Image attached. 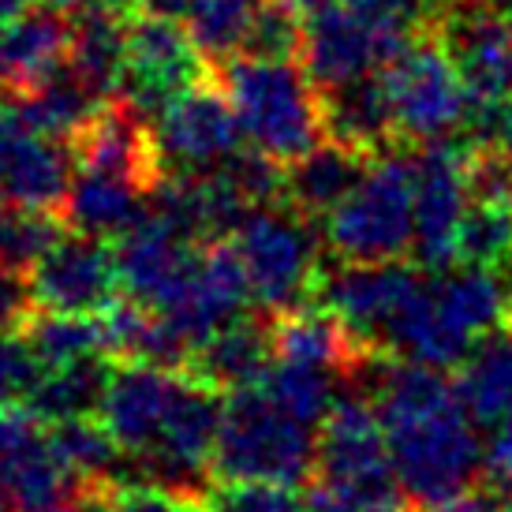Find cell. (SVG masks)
<instances>
[{
	"label": "cell",
	"mask_w": 512,
	"mask_h": 512,
	"mask_svg": "<svg viewBox=\"0 0 512 512\" xmlns=\"http://www.w3.org/2000/svg\"><path fill=\"white\" fill-rule=\"evenodd\" d=\"M19 12H23V0H0V27H8Z\"/></svg>",
	"instance_id": "cell-47"
},
{
	"label": "cell",
	"mask_w": 512,
	"mask_h": 512,
	"mask_svg": "<svg viewBox=\"0 0 512 512\" xmlns=\"http://www.w3.org/2000/svg\"><path fill=\"white\" fill-rule=\"evenodd\" d=\"M273 326L262 318H243L236 314L232 322L214 329L206 341L191 352L187 370L195 382L210 385L217 393H236L247 385H258L262 374L273 367Z\"/></svg>",
	"instance_id": "cell-21"
},
{
	"label": "cell",
	"mask_w": 512,
	"mask_h": 512,
	"mask_svg": "<svg viewBox=\"0 0 512 512\" xmlns=\"http://www.w3.org/2000/svg\"><path fill=\"white\" fill-rule=\"evenodd\" d=\"M307 42V15L299 12L296 0H266L255 27L243 42L240 57L255 60H299Z\"/></svg>",
	"instance_id": "cell-35"
},
{
	"label": "cell",
	"mask_w": 512,
	"mask_h": 512,
	"mask_svg": "<svg viewBox=\"0 0 512 512\" xmlns=\"http://www.w3.org/2000/svg\"><path fill=\"white\" fill-rule=\"evenodd\" d=\"M221 90L251 150L281 165L299 161L326 139V101L299 60L232 57L221 64Z\"/></svg>",
	"instance_id": "cell-3"
},
{
	"label": "cell",
	"mask_w": 512,
	"mask_h": 512,
	"mask_svg": "<svg viewBox=\"0 0 512 512\" xmlns=\"http://www.w3.org/2000/svg\"><path fill=\"white\" fill-rule=\"evenodd\" d=\"M42 378V363L30 352L19 326H0V404L30 400L34 385Z\"/></svg>",
	"instance_id": "cell-37"
},
{
	"label": "cell",
	"mask_w": 512,
	"mask_h": 512,
	"mask_svg": "<svg viewBox=\"0 0 512 512\" xmlns=\"http://www.w3.org/2000/svg\"><path fill=\"white\" fill-rule=\"evenodd\" d=\"M75 172H101L120 176L131 184L154 191L161 180V161L154 146V120L135 109L124 94H116L90 116L79 135L72 139Z\"/></svg>",
	"instance_id": "cell-14"
},
{
	"label": "cell",
	"mask_w": 512,
	"mask_h": 512,
	"mask_svg": "<svg viewBox=\"0 0 512 512\" xmlns=\"http://www.w3.org/2000/svg\"><path fill=\"white\" fill-rule=\"evenodd\" d=\"M105 4H113V8H128V4H139V0H105Z\"/></svg>",
	"instance_id": "cell-50"
},
{
	"label": "cell",
	"mask_w": 512,
	"mask_h": 512,
	"mask_svg": "<svg viewBox=\"0 0 512 512\" xmlns=\"http://www.w3.org/2000/svg\"><path fill=\"white\" fill-rule=\"evenodd\" d=\"M322 101H326L329 139L359 146L370 157H382L393 146H400L397 128H393V113H389V98H385V86L378 75H367V79L344 83L337 90H326Z\"/></svg>",
	"instance_id": "cell-26"
},
{
	"label": "cell",
	"mask_w": 512,
	"mask_h": 512,
	"mask_svg": "<svg viewBox=\"0 0 512 512\" xmlns=\"http://www.w3.org/2000/svg\"><path fill=\"white\" fill-rule=\"evenodd\" d=\"M337 378L333 370H318V367H299V363H285V359H273V367L262 374L258 389L281 404L285 412H292L303 423H322L333 404H337Z\"/></svg>",
	"instance_id": "cell-33"
},
{
	"label": "cell",
	"mask_w": 512,
	"mask_h": 512,
	"mask_svg": "<svg viewBox=\"0 0 512 512\" xmlns=\"http://www.w3.org/2000/svg\"><path fill=\"white\" fill-rule=\"evenodd\" d=\"M64 240V217L57 210L0 199V266L27 277Z\"/></svg>",
	"instance_id": "cell-31"
},
{
	"label": "cell",
	"mask_w": 512,
	"mask_h": 512,
	"mask_svg": "<svg viewBox=\"0 0 512 512\" xmlns=\"http://www.w3.org/2000/svg\"><path fill=\"white\" fill-rule=\"evenodd\" d=\"M311 512H397L404 486L397 479L382 415L367 397H341L322 419Z\"/></svg>",
	"instance_id": "cell-2"
},
{
	"label": "cell",
	"mask_w": 512,
	"mask_h": 512,
	"mask_svg": "<svg viewBox=\"0 0 512 512\" xmlns=\"http://www.w3.org/2000/svg\"><path fill=\"white\" fill-rule=\"evenodd\" d=\"M464 143L471 150H486V154L512 161V94L475 101L468 128H464Z\"/></svg>",
	"instance_id": "cell-38"
},
{
	"label": "cell",
	"mask_w": 512,
	"mask_h": 512,
	"mask_svg": "<svg viewBox=\"0 0 512 512\" xmlns=\"http://www.w3.org/2000/svg\"><path fill=\"white\" fill-rule=\"evenodd\" d=\"M438 38L456 60L475 101L512 94V34L505 27V15L490 4L456 0L441 15Z\"/></svg>",
	"instance_id": "cell-17"
},
{
	"label": "cell",
	"mask_w": 512,
	"mask_h": 512,
	"mask_svg": "<svg viewBox=\"0 0 512 512\" xmlns=\"http://www.w3.org/2000/svg\"><path fill=\"white\" fill-rule=\"evenodd\" d=\"M113 247L116 266H120V288L131 299L161 311L172 292H176V285L184 281V273L191 270L202 243L184 240L165 221H157L150 214V206H146V214L124 236H116Z\"/></svg>",
	"instance_id": "cell-18"
},
{
	"label": "cell",
	"mask_w": 512,
	"mask_h": 512,
	"mask_svg": "<svg viewBox=\"0 0 512 512\" xmlns=\"http://www.w3.org/2000/svg\"><path fill=\"white\" fill-rule=\"evenodd\" d=\"M184 385V370L157 367V363H116L98 419L128 453V460L154 449Z\"/></svg>",
	"instance_id": "cell-13"
},
{
	"label": "cell",
	"mask_w": 512,
	"mask_h": 512,
	"mask_svg": "<svg viewBox=\"0 0 512 512\" xmlns=\"http://www.w3.org/2000/svg\"><path fill=\"white\" fill-rule=\"evenodd\" d=\"M486 266L505 270L512 266V199L471 195V206L456 240V266Z\"/></svg>",
	"instance_id": "cell-32"
},
{
	"label": "cell",
	"mask_w": 512,
	"mask_h": 512,
	"mask_svg": "<svg viewBox=\"0 0 512 512\" xmlns=\"http://www.w3.org/2000/svg\"><path fill=\"white\" fill-rule=\"evenodd\" d=\"M116 370V359L94 356L72 367L42 370V378L30 393V412L42 423H68V419H83V415H98L109 378Z\"/></svg>",
	"instance_id": "cell-28"
},
{
	"label": "cell",
	"mask_w": 512,
	"mask_h": 512,
	"mask_svg": "<svg viewBox=\"0 0 512 512\" xmlns=\"http://www.w3.org/2000/svg\"><path fill=\"white\" fill-rule=\"evenodd\" d=\"M30 299L42 311L101 314L116 299L120 266L116 247L101 236H64L49 255L27 273Z\"/></svg>",
	"instance_id": "cell-12"
},
{
	"label": "cell",
	"mask_w": 512,
	"mask_h": 512,
	"mask_svg": "<svg viewBox=\"0 0 512 512\" xmlns=\"http://www.w3.org/2000/svg\"><path fill=\"white\" fill-rule=\"evenodd\" d=\"M273 326V356L299 367L333 370V374H356L367 370L382 352H374L344 326L341 318L318 303L277 314Z\"/></svg>",
	"instance_id": "cell-19"
},
{
	"label": "cell",
	"mask_w": 512,
	"mask_h": 512,
	"mask_svg": "<svg viewBox=\"0 0 512 512\" xmlns=\"http://www.w3.org/2000/svg\"><path fill=\"white\" fill-rule=\"evenodd\" d=\"M434 512H512V494L490 486V490H468L460 498L445 501Z\"/></svg>",
	"instance_id": "cell-42"
},
{
	"label": "cell",
	"mask_w": 512,
	"mask_h": 512,
	"mask_svg": "<svg viewBox=\"0 0 512 512\" xmlns=\"http://www.w3.org/2000/svg\"><path fill=\"white\" fill-rule=\"evenodd\" d=\"M27 4H38V8H60V12H72L83 0H27Z\"/></svg>",
	"instance_id": "cell-48"
},
{
	"label": "cell",
	"mask_w": 512,
	"mask_h": 512,
	"mask_svg": "<svg viewBox=\"0 0 512 512\" xmlns=\"http://www.w3.org/2000/svg\"><path fill=\"white\" fill-rule=\"evenodd\" d=\"M12 98V113L19 120H27L30 128H38L42 135L68 139V143L90 124V116L105 105L68 64L49 75V79H42L38 86H30L23 94H12Z\"/></svg>",
	"instance_id": "cell-27"
},
{
	"label": "cell",
	"mask_w": 512,
	"mask_h": 512,
	"mask_svg": "<svg viewBox=\"0 0 512 512\" xmlns=\"http://www.w3.org/2000/svg\"><path fill=\"white\" fill-rule=\"evenodd\" d=\"M486 475H490V486L512 494V419H505L486 445Z\"/></svg>",
	"instance_id": "cell-41"
},
{
	"label": "cell",
	"mask_w": 512,
	"mask_h": 512,
	"mask_svg": "<svg viewBox=\"0 0 512 512\" xmlns=\"http://www.w3.org/2000/svg\"><path fill=\"white\" fill-rule=\"evenodd\" d=\"M427 273L400 262H341L322 273L314 303L341 318L359 341L385 356V337Z\"/></svg>",
	"instance_id": "cell-11"
},
{
	"label": "cell",
	"mask_w": 512,
	"mask_h": 512,
	"mask_svg": "<svg viewBox=\"0 0 512 512\" xmlns=\"http://www.w3.org/2000/svg\"><path fill=\"white\" fill-rule=\"evenodd\" d=\"M475 4H490V0H475Z\"/></svg>",
	"instance_id": "cell-51"
},
{
	"label": "cell",
	"mask_w": 512,
	"mask_h": 512,
	"mask_svg": "<svg viewBox=\"0 0 512 512\" xmlns=\"http://www.w3.org/2000/svg\"><path fill=\"white\" fill-rule=\"evenodd\" d=\"M262 8H266V0H199L195 12L187 15V30L202 57L225 64V60L240 57Z\"/></svg>",
	"instance_id": "cell-34"
},
{
	"label": "cell",
	"mask_w": 512,
	"mask_h": 512,
	"mask_svg": "<svg viewBox=\"0 0 512 512\" xmlns=\"http://www.w3.org/2000/svg\"><path fill=\"white\" fill-rule=\"evenodd\" d=\"M240 116L225 90L191 86L154 116V146L161 176H195L221 169L243 150Z\"/></svg>",
	"instance_id": "cell-9"
},
{
	"label": "cell",
	"mask_w": 512,
	"mask_h": 512,
	"mask_svg": "<svg viewBox=\"0 0 512 512\" xmlns=\"http://www.w3.org/2000/svg\"><path fill=\"white\" fill-rule=\"evenodd\" d=\"M397 53L400 45L389 42L382 30L352 8H329V12L307 15L303 68L322 94L367 79V75H378Z\"/></svg>",
	"instance_id": "cell-15"
},
{
	"label": "cell",
	"mask_w": 512,
	"mask_h": 512,
	"mask_svg": "<svg viewBox=\"0 0 512 512\" xmlns=\"http://www.w3.org/2000/svg\"><path fill=\"white\" fill-rule=\"evenodd\" d=\"M415 258L430 273L456 266V240L471 206V146L430 143L412 157Z\"/></svg>",
	"instance_id": "cell-8"
},
{
	"label": "cell",
	"mask_w": 512,
	"mask_h": 512,
	"mask_svg": "<svg viewBox=\"0 0 512 512\" xmlns=\"http://www.w3.org/2000/svg\"><path fill=\"white\" fill-rule=\"evenodd\" d=\"M49 441L64 468L72 471L83 486H109L116 490L131 479L128 453L116 445V438L105 430V423H94V415L68 419V423H45Z\"/></svg>",
	"instance_id": "cell-29"
},
{
	"label": "cell",
	"mask_w": 512,
	"mask_h": 512,
	"mask_svg": "<svg viewBox=\"0 0 512 512\" xmlns=\"http://www.w3.org/2000/svg\"><path fill=\"white\" fill-rule=\"evenodd\" d=\"M501 15H505V27H509V34H512V0H505V8H501Z\"/></svg>",
	"instance_id": "cell-49"
},
{
	"label": "cell",
	"mask_w": 512,
	"mask_h": 512,
	"mask_svg": "<svg viewBox=\"0 0 512 512\" xmlns=\"http://www.w3.org/2000/svg\"><path fill=\"white\" fill-rule=\"evenodd\" d=\"M456 397L475 427L498 430L512 419V326L486 333L456 374Z\"/></svg>",
	"instance_id": "cell-25"
},
{
	"label": "cell",
	"mask_w": 512,
	"mask_h": 512,
	"mask_svg": "<svg viewBox=\"0 0 512 512\" xmlns=\"http://www.w3.org/2000/svg\"><path fill=\"white\" fill-rule=\"evenodd\" d=\"M42 427V419L34 412H19V408H8V404H0V456L15 449L23 438H30L34 430Z\"/></svg>",
	"instance_id": "cell-43"
},
{
	"label": "cell",
	"mask_w": 512,
	"mask_h": 512,
	"mask_svg": "<svg viewBox=\"0 0 512 512\" xmlns=\"http://www.w3.org/2000/svg\"><path fill=\"white\" fill-rule=\"evenodd\" d=\"M206 57L180 27V19L143 12L128 23V75H124V98L154 120L172 98L202 83Z\"/></svg>",
	"instance_id": "cell-10"
},
{
	"label": "cell",
	"mask_w": 512,
	"mask_h": 512,
	"mask_svg": "<svg viewBox=\"0 0 512 512\" xmlns=\"http://www.w3.org/2000/svg\"><path fill=\"white\" fill-rule=\"evenodd\" d=\"M206 512H311L307 494L296 483H273V479H221L210 486L202 501Z\"/></svg>",
	"instance_id": "cell-36"
},
{
	"label": "cell",
	"mask_w": 512,
	"mask_h": 512,
	"mask_svg": "<svg viewBox=\"0 0 512 512\" xmlns=\"http://www.w3.org/2000/svg\"><path fill=\"white\" fill-rule=\"evenodd\" d=\"M400 143H445L468 128L475 94L441 38H415L378 72Z\"/></svg>",
	"instance_id": "cell-7"
},
{
	"label": "cell",
	"mask_w": 512,
	"mask_h": 512,
	"mask_svg": "<svg viewBox=\"0 0 512 512\" xmlns=\"http://www.w3.org/2000/svg\"><path fill=\"white\" fill-rule=\"evenodd\" d=\"M113 512H206V509H202V501L184 498L176 490L128 479V483H120L113 490Z\"/></svg>",
	"instance_id": "cell-39"
},
{
	"label": "cell",
	"mask_w": 512,
	"mask_h": 512,
	"mask_svg": "<svg viewBox=\"0 0 512 512\" xmlns=\"http://www.w3.org/2000/svg\"><path fill=\"white\" fill-rule=\"evenodd\" d=\"M337 262H400L415 247V176L412 157H374L352 195L322 228Z\"/></svg>",
	"instance_id": "cell-6"
},
{
	"label": "cell",
	"mask_w": 512,
	"mask_h": 512,
	"mask_svg": "<svg viewBox=\"0 0 512 512\" xmlns=\"http://www.w3.org/2000/svg\"><path fill=\"white\" fill-rule=\"evenodd\" d=\"M72 19L60 8H30L0 27V86L23 94L68 64Z\"/></svg>",
	"instance_id": "cell-20"
},
{
	"label": "cell",
	"mask_w": 512,
	"mask_h": 512,
	"mask_svg": "<svg viewBox=\"0 0 512 512\" xmlns=\"http://www.w3.org/2000/svg\"><path fill=\"white\" fill-rule=\"evenodd\" d=\"M232 247L243 262L251 299L258 311L285 314L314 303L318 281H322V247L314 221L292 210L288 202L255 206L232 232Z\"/></svg>",
	"instance_id": "cell-4"
},
{
	"label": "cell",
	"mask_w": 512,
	"mask_h": 512,
	"mask_svg": "<svg viewBox=\"0 0 512 512\" xmlns=\"http://www.w3.org/2000/svg\"><path fill=\"white\" fill-rule=\"evenodd\" d=\"M75 180V157L12 109L0 113V199L57 210Z\"/></svg>",
	"instance_id": "cell-16"
},
{
	"label": "cell",
	"mask_w": 512,
	"mask_h": 512,
	"mask_svg": "<svg viewBox=\"0 0 512 512\" xmlns=\"http://www.w3.org/2000/svg\"><path fill=\"white\" fill-rule=\"evenodd\" d=\"M296 4L303 15H314V12H329V8H344L348 0H296Z\"/></svg>",
	"instance_id": "cell-46"
},
{
	"label": "cell",
	"mask_w": 512,
	"mask_h": 512,
	"mask_svg": "<svg viewBox=\"0 0 512 512\" xmlns=\"http://www.w3.org/2000/svg\"><path fill=\"white\" fill-rule=\"evenodd\" d=\"M23 337H27L30 352L38 356L42 370L72 367L83 359L109 356L105 348V326L94 314H60V311H30L23 318ZM113 359V356H109Z\"/></svg>",
	"instance_id": "cell-30"
},
{
	"label": "cell",
	"mask_w": 512,
	"mask_h": 512,
	"mask_svg": "<svg viewBox=\"0 0 512 512\" xmlns=\"http://www.w3.org/2000/svg\"><path fill=\"white\" fill-rule=\"evenodd\" d=\"M30 311H34V299H30L27 277L0 266V326H23Z\"/></svg>",
	"instance_id": "cell-40"
},
{
	"label": "cell",
	"mask_w": 512,
	"mask_h": 512,
	"mask_svg": "<svg viewBox=\"0 0 512 512\" xmlns=\"http://www.w3.org/2000/svg\"><path fill=\"white\" fill-rule=\"evenodd\" d=\"M374 367V408L382 415L404 498L438 509L468 494L479 471H486V449L456 397V385L438 367L412 359L385 363L378 356Z\"/></svg>",
	"instance_id": "cell-1"
},
{
	"label": "cell",
	"mask_w": 512,
	"mask_h": 512,
	"mask_svg": "<svg viewBox=\"0 0 512 512\" xmlns=\"http://www.w3.org/2000/svg\"><path fill=\"white\" fill-rule=\"evenodd\" d=\"M370 165H374V157L367 150L326 135L299 161L285 165V199L281 202H288L292 210H299L311 221H318V217L326 221L352 195V187L367 176Z\"/></svg>",
	"instance_id": "cell-22"
},
{
	"label": "cell",
	"mask_w": 512,
	"mask_h": 512,
	"mask_svg": "<svg viewBox=\"0 0 512 512\" xmlns=\"http://www.w3.org/2000/svg\"><path fill=\"white\" fill-rule=\"evenodd\" d=\"M397 512H404V509H397Z\"/></svg>",
	"instance_id": "cell-53"
},
{
	"label": "cell",
	"mask_w": 512,
	"mask_h": 512,
	"mask_svg": "<svg viewBox=\"0 0 512 512\" xmlns=\"http://www.w3.org/2000/svg\"><path fill=\"white\" fill-rule=\"evenodd\" d=\"M314 460V423H303L281 404H273L258 385L228 393L214 449L217 479L303 483L307 475H314Z\"/></svg>",
	"instance_id": "cell-5"
},
{
	"label": "cell",
	"mask_w": 512,
	"mask_h": 512,
	"mask_svg": "<svg viewBox=\"0 0 512 512\" xmlns=\"http://www.w3.org/2000/svg\"><path fill=\"white\" fill-rule=\"evenodd\" d=\"M68 68L101 101L116 98L124 90V75H128V23H124V8H113L105 0L79 4V12L72 15Z\"/></svg>",
	"instance_id": "cell-23"
},
{
	"label": "cell",
	"mask_w": 512,
	"mask_h": 512,
	"mask_svg": "<svg viewBox=\"0 0 512 512\" xmlns=\"http://www.w3.org/2000/svg\"><path fill=\"white\" fill-rule=\"evenodd\" d=\"M45 512H113V490L109 486H83V490H75L72 498L57 501L53 509Z\"/></svg>",
	"instance_id": "cell-44"
},
{
	"label": "cell",
	"mask_w": 512,
	"mask_h": 512,
	"mask_svg": "<svg viewBox=\"0 0 512 512\" xmlns=\"http://www.w3.org/2000/svg\"><path fill=\"white\" fill-rule=\"evenodd\" d=\"M150 206V191L120 176H101V172H75L68 199L60 206L64 225L86 236L116 240L124 236Z\"/></svg>",
	"instance_id": "cell-24"
},
{
	"label": "cell",
	"mask_w": 512,
	"mask_h": 512,
	"mask_svg": "<svg viewBox=\"0 0 512 512\" xmlns=\"http://www.w3.org/2000/svg\"><path fill=\"white\" fill-rule=\"evenodd\" d=\"M195 4H199V0H139L143 12L169 15V19H187V15L195 12Z\"/></svg>",
	"instance_id": "cell-45"
},
{
	"label": "cell",
	"mask_w": 512,
	"mask_h": 512,
	"mask_svg": "<svg viewBox=\"0 0 512 512\" xmlns=\"http://www.w3.org/2000/svg\"><path fill=\"white\" fill-rule=\"evenodd\" d=\"M0 90H4V86H0ZM0 113H4V109H0Z\"/></svg>",
	"instance_id": "cell-52"
}]
</instances>
